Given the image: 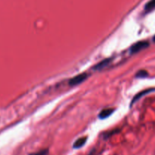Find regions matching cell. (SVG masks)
<instances>
[{
    "instance_id": "obj_4",
    "label": "cell",
    "mask_w": 155,
    "mask_h": 155,
    "mask_svg": "<svg viewBox=\"0 0 155 155\" xmlns=\"http://www.w3.org/2000/svg\"><path fill=\"white\" fill-rule=\"evenodd\" d=\"M153 91H155V89L153 88H150V89H147V90H144V91H142L139 92L138 94H137L136 95H135V97H134L133 99L132 100V101H131V105L130 107H132V105H133L134 104H135L136 101H138V100L141 99V97H142L143 96H144V95L150 93V92Z\"/></svg>"
},
{
    "instance_id": "obj_6",
    "label": "cell",
    "mask_w": 155,
    "mask_h": 155,
    "mask_svg": "<svg viewBox=\"0 0 155 155\" xmlns=\"http://www.w3.org/2000/svg\"><path fill=\"white\" fill-rule=\"evenodd\" d=\"M87 139V137H81V138H79L74 142V144H73V147L75 149L80 148V147H81L82 146H84V144H85Z\"/></svg>"
},
{
    "instance_id": "obj_9",
    "label": "cell",
    "mask_w": 155,
    "mask_h": 155,
    "mask_svg": "<svg viewBox=\"0 0 155 155\" xmlns=\"http://www.w3.org/2000/svg\"><path fill=\"white\" fill-rule=\"evenodd\" d=\"M48 154V149H44V150H41L36 153H30L29 155H47Z\"/></svg>"
},
{
    "instance_id": "obj_7",
    "label": "cell",
    "mask_w": 155,
    "mask_h": 155,
    "mask_svg": "<svg viewBox=\"0 0 155 155\" xmlns=\"http://www.w3.org/2000/svg\"><path fill=\"white\" fill-rule=\"evenodd\" d=\"M155 8V0H150L148 3H147V5H145V10L146 12H151L152 10Z\"/></svg>"
},
{
    "instance_id": "obj_3",
    "label": "cell",
    "mask_w": 155,
    "mask_h": 155,
    "mask_svg": "<svg viewBox=\"0 0 155 155\" xmlns=\"http://www.w3.org/2000/svg\"><path fill=\"white\" fill-rule=\"evenodd\" d=\"M111 58H107V59H104V60L101 61V62H98V63L96 64L95 65H94V66L92 67V69L94 70V71H101V70L104 69V68H107V66H109L110 64L111 63Z\"/></svg>"
},
{
    "instance_id": "obj_10",
    "label": "cell",
    "mask_w": 155,
    "mask_h": 155,
    "mask_svg": "<svg viewBox=\"0 0 155 155\" xmlns=\"http://www.w3.org/2000/svg\"><path fill=\"white\" fill-rule=\"evenodd\" d=\"M119 132V130H113V131H111V132H107V133H105L104 135V138H108L109 137L111 136V135H113V134H115L116 132Z\"/></svg>"
},
{
    "instance_id": "obj_11",
    "label": "cell",
    "mask_w": 155,
    "mask_h": 155,
    "mask_svg": "<svg viewBox=\"0 0 155 155\" xmlns=\"http://www.w3.org/2000/svg\"><path fill=\"white\" fill-rule=\"evenodd\" d=\"M153 41L155 43V35H154V37H153Z\"/></svg>"
},
{
    "instance_id": "obj_2",
    "label": "cell",
    "mask_w": 155,
    "mask_h": 155,
    "mask_svg": "<svg viewBox=\"0 0 155 155\" xmlns=\"http://www.w3.org/2000/svg\"><path fill=\"white\" fill-rule=\"evenodd\" d=\"M150 44H149L147 41H141L136 42L135 44H134L132 47L129 49V53L131 54H135V53H138V52L141 51L144 49L147 48L149 47Z\"/></svg>"
},
{
    "instance_id": "obj_1",
    "label": "cell",
    "mask_w": 155,
    "mask_h": 155,
    "mask_svg": "<svg viewBox=\"0 0 155 155\" xmlns=\"http://www.w3.org/2000/svg\"><path fill=\"white\" fill-rule=\"evenodd\" d=\"M87 78H88L87 73H81V74H78V75H75L74 77L70 78L68 81V84L70 86L78 85V84H80L81 83L86 81L87 79Z\"/></svg>"
},
{
    "instance_id": "obj_8",
    "label": "cell",
    "mask_w": 155,
    "mask_h": 155,
    "mask_svg": "<svg viewBox=\"0 0 155 155\" xmlns=\"http://www.w3.org/2000/svg\"><path fill=\"white\" fill-rule=\"evenodd\" d=\"M148 76V73L145 70H140L135 74V78H144Z\"/></svg>"
},
{
    "instance_id": "obj_5",
    "label": "cell",
    "mask_w": 155,
    "mask_h": 155,
    "mask_svg": "<svg viewBox=\"0 0 155 155\" xmlns=\"http://www.w3.org/2000/svg\"><path fill=\"white\" fill-rule=\"evenodd\" d=\"M114 110V109L113 108L104 109V110H101V111L100 112L99 115H98V117H99L100 120H105V119L108 118L109 116H110L113 114Z\"/></svg>"
}]
</instances>
